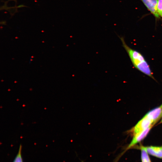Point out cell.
<instances>
[{
	"label": "cell",
	"instance_id": "1",
	"mask_svg": "<svg viewBox=\"0 0 162 162\" xmlns=\"http://www.w3.org/2000/svg\"><path fill=\"white\" fill-rule=\"evenodd\" d=\"M119 37L134 67L142 73L154 80L150 67L143 56L138 51L129 46L123 37Z\"/></svg>",
	"mask_w": 162,
	"mask_h": 162
},
{
	"label": "cell",
	"instance_id": "2",
	"mask_svg": "<svg viewBox=\"0 0 162 162\" xmlns=\"http://www.w3.org/2000/svg\"><path fill=\"white\" fill-rule=\"evenodd\" d=\"M154 124L152 121L146 115L134 127V135L145 130Z\"/></svg>",
	"mask_w": 162,
	"mask_h": 162
},
{
	"label": "cell",
	"instance_id": "3",
	"mask_svg": "<svg viewBox=\"0 0 162 162\" xmlns=\"http://www.w3.org/2000/svg\"><path fill=\"white\" fill-rule=\"evenodd\" d=\"M156 19L160 18L157 10L158 0H140Z\"/></svg>",
	"mask_w": 162,
	"mask_h": 162
},
{
	"label": "cell",
	"instance_id": "4",
	"mask_svg": "<svg viewBox=\"0 0 162 162\" xmlns=\"http://www.w3.org/2000/svg\"><path fill=\"white\" fill-rule=\"evenodd\" d=\"M162 115V105L148 112L146 115L153 122L154 124Z\"/></svg>",
	"mask_w": 162,
	"mask_h": 162
},
{
	"label": "cell",
	"instance_id": "5",
	"mask_svg": "<svg viewBox=\"0 0 162 162\" xmlns=\"http://www.w3.org/2000/svg\"><path fill=\"white\" fill-rule=\"evenodd\" d=\"M144 148L148 154L162 159V147L150 146Z\"/></svg>",
	"mask_w": 162,
	"mask_h": 162
},
{
	"label": "cell",
	"instance_id": "6",
	"mask_svg": "<svg viewBox=\"0 0 162 162\" xmlns=\"http://www.w3.org/2000/svg\"><path fill=\"white\" fill-rule=\"evenodd\" d=\"M141 151V159L142 162H151L150 159L144 147H140Z\"/></svg>",
	"mask_w": 162,
	"mask_h": 162
},
{
	"label": "cell",
	"instance_id": "7",
	"mask_svg": "<svg viewBox=\"0 0 162 162\" xmlns=\"http://www.w3.org/2000/svg\"><path fill=\"white\" fill-rule=\"evenodd\" d=\"M22 146L20 144V146L18 153L15 158L13 162H23L21 155Z\"/></svg>",
	"mask_w": 162,
	"mask_h": 162
},
{
	"label": "cell",
	"instance_id": "8",
	"mask_svg": "<svg viewBox=\"0 0 162 162\" xmlns=\"http://www.w3.org/2000/svg\"><path fill=\"white\" fill-rule=\"evenodd\" d=\"M157 10L160 16L162 17V0H158Z\"/></svg>",
	"mask_w": 162,
	"mask_h": 162
},
{
	"label": "cell",
	"instance_id": "9",
	"mask_svg": "<svg viewBox=\"0 0 162 162\" xmlns=\"http://www.w3.org/2000/svg\"><path fill=\"white\" fill-rule=\"evenodd\" d=\"M1 24L3 25H6V22L5 21H3L1 22Z\"/></svg>",
	"mask_w": 162,
	"mask_h": 162
},
{
	"label": "cell",
	"instance_id": "10",
	"mask_svg": "<svg viewBox=\"0 0 162 162\" xmlns=\"http://www.w3.org/2000/svg\"><path fill=\"white\" fill-rule=\"evenodd\" d=\"M24 6H25L24 5H19L17 7V8H21V7H23Z\"/></svg>",
	"mask_w": 162,
	"mask_h": 162
},
{
	"label": "cell",
	"instance_id": "11",
	"mask_svg": "<svg viewBox=\"0 0 162 162\" xmlns=\"http://www.w3.org/2000/svg\"><path fill=\"white\" fill-rule=\"evenodd\" d=\"M162 122V121H161Z\"/></svg>",
	"mask_w": 162,
	"mask_h": 162
}]
</instances>
